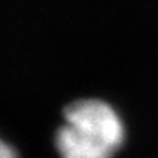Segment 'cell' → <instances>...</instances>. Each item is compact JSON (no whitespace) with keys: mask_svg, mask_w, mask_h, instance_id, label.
Masks as SVG:
<instances>
[{"mask_svg":"<svg viewBox=\"0 0 158 158\" xmlns=\"http://www.w3.org/2000/svg\"><path fill=\"white\" fill-rule=\"evenodd\" d=\"M0 158H18L15 148L0 139Z\"/></svg>","mask_w":158,"mask_h":158,"instance_id":"obj_2","label":"cell"},{"mask_svg":"<svg viewBox=\"0 0 158 158\" xmlns=\"http://www.w3.org/2000/svg\"><path fill=\"white\" fill-rule=\"evenodd\" d=\"M123 140L124 126L114 108L89 98L64 110V123L55 143L61 158H111Z\"/></svg>","mask_w":158,"mask_h":158,"instance_id":"obj_1","label":"cell"}]
</instances>
